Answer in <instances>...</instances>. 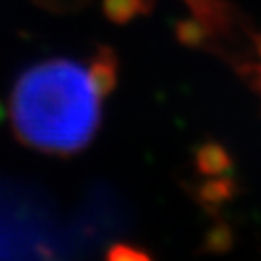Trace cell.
Instances as JSON below:
<instances>
[{
	"label": "cell",
	"mask_w": 261,
	"mask_h": 261,
	"mask_svg": "<svg viewBox=\"0 0 261 261\" xmlns=\"http://www.w3.org/2000/svg\"><path fill=\"white\" fill-rule=\"evenodd\" d=\"M101 97L91 72L55 58L28 68L10 95L14 132L29 147L72 155L89 145L101 122Z\"/></svg>",
	"instance_id": "6da1fadb"
},
{
	"label": "cell",
	"mask_w": 261,
	"mask_h": 261,
	"mask_svg": "<svg viewBox=\"0 0 261 261\" xmlns=\"http://www.w3.org/2000/svg\"><path fill=\"white\" fill-rule=\"evenodd\" d=\"M91 77L101 95L111 93L116 85V75H118V58L114 56L111 48H99L97 56L91 62Z\"/></svg>",
	"instance_id": "7a4b0ae2"
},
{
	"label": "cell",
	"mask_w": 261,
	"mask_h": 261,
	"mask_svg": "<svg viewBox=\"0 0 261 261\" xmlns=\"http://www.w3.org/2000/svg\"><path fill=\"white\" fill-rule=\"evenodd\" d=\"M143 8V0H105V16L116 23H126L134 16H138Z\"/></svg>",
	"instance_id": "3957f363"
}]
</instances>
